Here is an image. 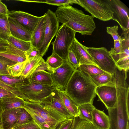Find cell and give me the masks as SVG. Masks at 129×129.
Here are the masks:
<instances>
[{
    "mask_svg": "<svg viewBox=\"0 0 129 129\" xmlns=\"http://www.w3.org/2000/svg\"><path fill=\"white\" fill-rule=\"evenodd\" d=\"M96 87L89 75L77 69L73 73L64 91L78 107L85 104H93L96 95Z\"/></svg>",
    "mask_w": 129,
    "mask_h": 129,
    "instance_id": "cell-1",
    "label": "cell"
},
{
    "mask_svg": "<svg viewBox=\"0 0 129 129\" xmlns=\"http://www.w3.org/2000/svg\"><path fill=\"white\" fill-rule=\"evenodd\" d=\"M117 99L115 106L107 109L110 129H129V86L123 78H115Z\"/></svg>",
    "mask_w": 129,
    "mask_h": 129,
    "instance_id": "cell-2",
    "label": "cell"
},
{
    "mask_svg": "<svg viewBox=\"0 0 129 129\" xmlns=\"http://www.w3.org/2000/svg\"><path fill=\"white\" fill-rule=\"evenodd\" d=\"M54 13L59 23L82 35H90L95 29L93 17L71 5L59 7Z\"/></svg>",
    "mask_w": 129,
    "mask_h": 129,
    "instance_id": "cell-3",
    "label": "cell"
},
{
    "mask_svg": "<svg viewBox=\"0 0 129 129\" xmlns=\"http://www.w3.org/2000/svg\"><path fill=\"white\" fill-rule=\"evenodd\" d=\"M94 18L104 21L112 20L113 12L107 0H75Z\"/></svg>",
    "mask_w": 129,
    "mask_h": 129,
    "instance_id": "cell-4",
    "label": "cell"
},
{
    "mask_svg": "<svg viewBox=\"0 0 129 129\" xmlns=\"http://www.w3.org/2000/svg\"><path fill=\"white\" fill-rule=\"evenodd\" d=\"M24 108L43 118L51 129H56L61 122L68 119L57 112L45 107L38 103L25 101Z\"/></svg>",
    "mask_w": 129,
    "mask_h": 129,
    "instance_id": "cell-5",
    "label": "cell"
},
{
    "mask_svg": "<svg viewBox=\"0 0 129 129\" xmlns=\"http://www.w3.org/2000/svg\"><path fill=\"white\" fill-rule=\"evenodd\" d=\"M76 32L65 25L59 27L56 35L55 39L52 44V51L61 58L64 61L67 60L69 48L76 38Z\"/></svg>",
    "mask_w": 129,
    "mask_h": 129,
    "instance_id": "cell-6",
    "label": "cell"
},
{
    "mask_svg": "<svg viewBox=\"0 0 129 129\" xmlns=\"http://www.w3.org/2000/svg\"><path fill=\"white\" fill-rule=\"evenodd\" d=\"M86 49L100 69L112 75L115 72L116 69L115 62L110 51L106 48L86 47Z\"/></svg>",
    "mask_w": 129,
    "mask_h": 129,
    "instance_id": "cell-7",
    "label": "cell"
},
{
    "mask_svg": "<svg viewBox=\"0 0 129 129\" xmlns=\"http://www.w3.org/2000/svg\"><path fill=\"white\" fill-rule=\"evenodd\" d=\"M56 88L54 85H45L30 82L28 84L19 87V89L26 97L28 101L39 103Z\"/></svg>",
    "mask_w": 129,
    "mask_h": 129,
    "instance_id": "cell-8",
    "label": "cell"
},
{
    "mask_svg": "<svg viewBox=\"0 0 129 129\" xmlns=\"http://www.w3.org/2000/svg\"><path fill=\"white\" fill-rule=\"evenodd\" d=\"M46 27L44 41L39 50L40 55L43 57L48 50L53 39L56 35L59 28V22L54 12L48 9L45 14Z\"/></svg>",
    "mask_w": 129,
    "mask_h": 129,
    "instance_id": "cell-9",
    "label": "cell"
},
{
    "mask_svg": "<svg viewBox=\"0 0 129 129\" xmlns=\"http://www.w3.org/2000/svg\"><path fill=\"white\" fill-rule=\"evenodd\" d=\"M113 12L112 20L119 25L122 33H129V9L119 0H107Z\"/></svg>",
    "mask_w": 129,
    "mask_h": 129,
    "instance_id": "cell-10",
    "label": "cell"
},
{
    "mask_svg": "<svg viewBox=\"0 0 129 129\" xmlns=\"http://www.w3.org/2000/svg\"><path fill=\"white\" fill-rule=\"evenodd\" d=\"M75 70L67 60L51 73L53 84L56 88L64 90L69 80Z\"/></svg>",
    "mask_w": 129,
    "mask_h": 129,
    "instance_id": "cell-11",
    "label": "cell"
},
{
    "mask_svg": "<svg viewBox=\"0 0 129 129\" xmlns=\"http://www.w3.org/2000/svg\"><path fill=\"white\" fill-rule=\"evenodd\" d=\"M39 103L45 107L57 112L68 119L74 117L66 108L59 95V89L57 88Z\"/></svg>",
    "mask_w": 129,
    "mask_h": 129,
    "instance_id": "cell-12",
    "label": "cell"
},
{
    "mask_svg": "<svg viewBox=\"0 0 129 129\" xmlns=\"http://www.w3.org/2000/svg\"><path fill=\"white\" fill-rule=\"evenodd\" d=\"M95 92L100 100L104 104L107 109L113 108L115 106L117 96L113 80L111 84L97 87Z\"/></svg>",
    "mask_w": 129,
    "mask_h": 129,
    "instance_id": "cell-13",
    "label": "cell"
},
{
    "mask_svg": "<svg viewBox=\"0 0 129 129\" xmlns=\"http://www.w3.org/2000/svg\"><path fill=\"white\" fill-rule=\"evenodd\" d=\"M8 15L15 19L32 34L43 16H37L24 12L14 10L9 11Z\"/></svg>",
    "mask_w": 129,
    "mask_h": 129,
    "instance_id": "cell-14",
    "label": "cell"
},
{
    "mask_svg": "<svg viewBox=\"0 0 129 129\" xmlns=\"http://www.w3.org/2000/svg\"><path fill=\"white\" fill-rule=\"evenodd\" d=\"M86 48V47L82 44L75 38L72 43L69 50H72L74 53L79 66L83 64H89L94 65L99 68L87 52Z\"/></svg>",
    "mask_w": 129,
    "mask_h": 129,
    "instance_id": "cell-15",
    "label": "cell"
},
{
    "mask_svg": "<svg viewBox=\"0 0 129 129\" xmlns=\"http://www.w3.org/2000/svg\"><path fill=\"white\" fill-rule=\"evenodd\" d=\"M8 21L11 36L23 41L30 42L32 34L15 19L9 16Z\"/></svg>",
    "mask_w": 129,
    "mask_h": 129,
    "instance_id": "cell-16",
    "label": "cell"
},
{
    "mask_svg": "<svg viewBox=\"0 0 129 129\" xmlns=\"http://www.w3.org/2000/svg\"><path fill=\"white\" fill-rule=\"evenodd\" d=\"M45 27L46 18L44 14L32 33L30 41L31 45L39 50L44 41Z\"/></svg>",
    "mask_w": 129,
    "mask_h": 129,
    "instance_id": "cell-17",
    "label": "cell"
},
{
    "mask_svg": "<svg viewBox=\"0 0 129 129\" xmlns=\"http://www.w3.org/2000/svg\"><path fill=\"white\" fill-rule=\"evenodd\" d=\"M0 56L16 62H21L27 60L25 52L10 43L5 50L0 51Z\"/></svg>",
    "mask_w": 129,
    "mask_h": 129,
    "instance_id": "cell-18",
    "label": "cell"
},
{
    "mask_svg": "<svg viewBox=\"0 0 129 129\" xmlns=\"http://www.w3.org/2000/svg\"><path fill=\"white\" fill-rule=\"evenodd\" d=\"M93 124L98 129H110V122L108 116L102 111L95 108L92 111Z\"/></svg>",
    "mask_w": 129,
    "mask_h": 129,
    "instance_id": "cell-19",
    "label": "cell"
},
{
    "mask_svg": "<svg viewBox=\"0 0 129 129\" xmlns=\"http://www.w3.org/2000/svg\"><path fill=\"white\" fill-rule=\"evenodd\" d=\"M17 109L2 111L1 124L3 129H12L15 124L19 116Z\"/></svg>",
    "mask_w": 129,
    "mask_h": 129,
    "instance_id": "cell-20",
    "label": "cell"
},
{
    "mask_svg": "<svg viewBox=\"0 0 129 129\" xmlns=\"http://www.w3.org/2000/svg\"><path fill=\"white\" fill-rule=\"evenodd\" d=\"M44 61L42 57L40 56L27 60L20 76L23 78H29L37 68Z\"/></svg>",
    "mask_w": 129,
    "mask_h": 129,
    "instance_id": "cell-21",
    "label": "cell"
},
{
    "mask_svg": "<svg viewBox=\"0 0 129 129\" xmlns=\"http://www.w3.org/2000/svg\"><path fill=\"white\" fill-rule=\"evenodd\" d=\"M30 82L34 83L51 86L53 85L51 73L44 71L34 73L29 78Z\"/></svg>",
    "mask_w": 129,
    "mask_h": 129,
    "instance_id": "cell-22",
    "label": "cell"
},
{
    "mask_svg": "<svg viewBox=\"0 0 129 129\" xmlns=\"http://www.w3.org/2000/svg\"><path fill=\"white\" fill-rule=\"evenodd\" d=\"M3 111L24 108L25 101L18 96L9 97L1 99Z\"/></svg>",
    "mask_w": 129,
    "mask_h": 129,
    "instance_id": "cell-23",
    "label": "cell"
},
{
    "mask_svg": "<svg viewBox=\"0 0 129 129\" xmlns=\"http://www.w3.org/2000/svg\"><path fill=\"white\" fill-rule=\"evenodd\" d=\"M59 93L66 108L73 117L79 116L78 107L66 94L64 91L59 89Z\"/></svg>",
    "mask_w": 129,
    "mask_h": 129,
    "instance_id": "cell-24",
    "label": "cell"
},
{
    "mask_svg": "<svg viewBox=\"0 0 129 129\" xmlns=\"http://www.w3.org/2000/svg\"><path fill=\"white\" fill-rule=\"evenodd\" d=\"M0 79L9 85L18 89L30 82L29 78H23L20 76L17 78H14L9 75H0Z\"/></svg>",
    "mask_w": 129,
    "mask_h": 129,
    "instance_id": "cell-25",
    "label": "cell"
},
{
    "mask_svg": "<svg viewBox=\"0 0 129 129\" xmlns=\"http://www.w3.org/2000/svg\"><path fill=\"white\" fill-rule=\"evenodd\" d=\"M11 35L8 14L0 13V39L7 41Z\"/></svg>",
    "mask_w": 129,
    "mask_h": 129,
    "instance_id": "cell-26",
    "label": "cell"
},
{
    "mask_svg": "<svg viewBox=\"0 0 129 129\" xmlns=\"http://www.w3.org/2000/svg\"><path fill=\"white\" fill-rule=\"evenodd\" d=\"M64 60L58 55L53 51L48 57L46 62L49 73H51L55 69L61 66Z\"/></svg>",
    "mask_w": 129,
    "mask_h": 129,
    "instance_id": "cell-27",
    "label": "cell"
},
{
    "mask_svg": "<svg viewBox=\"0 0 129 129\" xmlns=\"http://www.w3.org/2000/svg\"><path fill=\"white\" fill-rule=\"evenodd\" d=\"M80 115L78 116L82 120L92 122V111L95 107L93 104H87L81 105L78 106Z\"/></svg>",
    "mask_w": 129,
    "mask_h": 129,
    "instance_id": "cell-28",
    "label": "cell"
},
{
    "mask_svg": "<svg viewBox=\"0 0 129 129\" xmlns=\"http://www.w3.org/2000/svg\"><path fill=\"white\" fill-rule=\"evenodd\" d=\"M90 76L97 87L110 84L113 82L112 75L107 73Z\"/></svg>",
    "mask_w": 129,
    "mask_h": 129,
    "instance_id": "cell-29",
    "label": "cell"
},
{
    "mask_svg": "<svg viewBox=\"0 0 129 129\" xmlns=\"http://www.w3.org/2000/svg\"><path fill=\"white\" fill-rule=\"evenodd\" d=\"M70 129H98L93 123L81 119L78 116L74 117Z\"/></svg>",
    "mask_w": 129,
    "mask_h": 129,
    "instance_id": "cell-30",
    "label": "cell"
},
{
    "mask_svg": "<svg viewBox=\"0 0 129 129\" xmlns=\"http://www.w3.org/2000/svg\"><path fill=\"white\" fill-rule=\"evenodd\" d=\"M17 109L19 114V117L16 123L12 129L22 125L35 122L31 115L24 108Z\"/></svg>",
    "mask_w": 129,
    "mask_h": 129,
    "instance_id": "cell-31",
    "label": "cell"
},
{
    "mask_svg": "<svg viewBox=\"0 0 129 129\" xmlns=\"http://www.w3.org/2000/svg\"><path fill=\"white\" fill-rule=\"evenodd\" d=\"M26 61L16 63L8 66L7 70L8 75L14 78L20 77L23 71Z\"/></svg>",
    "mask_w": 129,
    "mask_h": 129,
    "instance_id": "cell-32",
    "label": "cell"
},
{
    "mask_svg": "<svg viewBox=\"0 0 129 129\" xmlns=\"http://www.w3.org/2000/svg\"><path fill=\"white\" fill-rule=\"evenodd\" d=\"M7 41L9 43L16 48L24 52L28 50L31 46L30 42L17 39L11 35L9 37Z\"/></svg>",
    "mask_w": 129,
    "mask_h": 129,
    "instance_id": "cell-33",
    "label": "cell"
},
{
    "mask_svg": "<svg viewBox=\"0 0 129 129\" xmlns=\"http://www.w3.org/2000/svg\"><path fill=\"white\" fill-rule=\"evenodd\" d=\"M78 69L90 76L98 75L107 73L97 66L91 64H81Z\"/></svg>",
    "mask_w": 129,
    "mask_h": 129,
    "instance_id": "cell-34",
    "label": "cell"
},
{
    "mask_svg": "<svg viewBox=\"0 0 129 129\" xmlns=\"http://www.w3.org/2000/svg\"><path fill=\"white\" fill-rule=\"evenodd\" d=\"M0 88H3L14 94L16 96L23 99L25 101H28L27 98L20 91L19 89L9 85L0 79Z\"/></svg>",
    "mask_w": 129,
    "mask_h": 129,
    "instance_id": "cell-35",
    "label": "cell"
},
{
    "mask_svg": "<svg viewBox=\"0 0 129 129\" xmlns=\"http://www.w3.org/2000/svg\"><path fill=\"white\" fill-rule=\"evenodd\" d=\"M27 111L31 115L34 122L40 129H51L46 121L43 118L32 112Z\"/></svg>",
    "mask_w": 129,
    "mask_h": 129,
    "instance_id": "cell-36",
    "label": "cell"
},
{
    "mask_svg": "<svg viewBox=\"0 0 129 129\" xmlns=\"http://www.w3.org/2000/svg\"><path fill=\"white\" fill-rule=\"evenodd\" d=\"M16 63L17 62L0 56V75H8L7 70V66Z\"/></svg>",
    "mask_w": 129,
    "mask_h": 129,
    "instance_id": "cell-37",
    "label": "cell"
},
{
    "mask_svg": "<svg viewBox=\"0 0 129 129\" xmlns=\"http://www.w3.org/2000/svg\"><path fill=\"white\" fill-rule=\"evenodd\" d=\"M122 40L114 41V47L111 48L109 51L110 54L113 59L122 52V47L121 42Z\"/></svg>",
    "mask_w": 129,
    "mask_h": 129,
    "instance_id": "cell-38",
    "label": "cell"
},
{
    "mask_svg": "<svg viewBox=\"0 0 129 129\" xmlns=\"http://www.w3.org/2000/svg\"><path fill=\"white\" fill-rule=\"evenodd\" d=\"M43 3L49 5H55L59 7L69 5L75 4V0H45Z\"/></svg>",
    "mask_w": 129,
    "mask_h": 129,
    "instance_id": "cell-39",
    "label": "cell"
},
{
    "mask_svg": "<svg viewBox=\"0 0 129 129\" xmlns=\"http://www.w3.org/2000/svg\"><path fill=\"white\" fill-rule=\"evenodd\" d=\"M115 63L116 66L118 69L127 73L129 68V57L120 59Z\"/></svg>",
    "mask_w": 129,
    "mask_h": 129,
    "instance_id": "cell-40",
    "label": "cell"
},
{
    "mask_svg": "<svg viewBox=\"0 0 129 129\" xmlns=\"http://www.w3.org/2000/svg\"><path fill=\"white\" fill-rule=\"evenodd\" d=\"M118 25H115L113 26H108L106 27L107 33L111 35L114 41L122 40V38L119 36L118 33Z\"/></svg>",
    "mask_w": 129,
    "mask_h": 129,
    "instance_id": "cell-41",
    "label": "cell"
},
{
    "mask_svg": "<svg viewBox=\"0 0 129 129\" xmlns=\"http://www.w3.org/2000/svg\"><path fill=\"white\" fill-rule=\"evenodd\" d=\"M67 60L75 70L78 69L79 66V65L74 53L71 50H69Z\"/></svg>",
    "mask_w": 129,
    "mask_h": 129,
    "instance_id": "cell-42",
    "label": "cell"
},
{
    "mask_svg": "<svg viewBox=\"0 0 129 129\" xmlns=\"http://www.w3.org/2000/svg\"><path fill=\"white\" fill-rule=\"evenodd\" d=\"M25 52L27 60L40 56L39 50L31 45L29 49Z\"/></svg>",
    "mask_w": 129,
    "mask_h": 129,
    "instance_id": "cell-43",
    "label": "cell"
},
{
    "mask_svg": "<svg viewBox=\"0 0 129 129\" xmlns=\"http://www.w3.org/2000/svg\"><path fill=\"white\" fill-rule=\"evenodd\" d=\"M12 129H40L35 122H31L22 125Z\"/></svg>",
    "mask_w": 129,
    "mask_h": 129,
    "instance_id": "cell-44",
    "label": "cell"
},
{
    "mask_svg": "<svg viewBox=\"0 0 129 129\" xmlns=\"http://www.w3.org/2000/svg\"><path fill=\"white\" fill-rule=\"evenodd\" d=\"M73 118L68 119L63 121L59 125L56 129H70L72 123Z\"/></svg>",
    "mask_w": 129,
    "mask_h": 129,
    "instance_id": "cell-45",
    "label": "cell"
},
{
    "mask_svg": "<svg viewBox=\"0 0 129 129\" xmlns=\"http://www.w3.org/2000/svg\"><path fill=\"white\" fill-rule=\"evenodd\" d=\"M16 96H17L14 94L3 88H0V99Z\"/></svg>",
    "mask_w": 129,
    "mask_h": 129,
    "instance_id": "cell-46",
    "label": "cell"
},
{
    "mask_svg": "<svg viewBox=\"0 0 129 129\" xmlns=\"http://www.w3.org/2000/svg\"><path fill=\"white\" fill-rule=\"evenodd\" d=\"M40 71H44L49 72L47 64L45 61L37 68L34 72Z\"/></svg>",
    "mask_w": 129,
    "mask_h": 129,
    "instance_id": "cell-47",
    "label": "cell"
},
{
    "mask_svg": "<svg viewBox=\"0 0 129 129\" xmlns=\"http://www.w3.org/2000/svg\"><path fill=\"white\" fill-rule=\"evenodd\" d=\"M9 12L6 5L0 0V13L8 14Z\"/></svg>",
    "mask_w": 129,
    "mask_h": 129,
    "instance_id": "cell-48",
    "label": "cell"
},
{
    "mask_svg": "<svg viewBox=\"0 0 129 129\" xmlns=\"http://www.w3.org/2000/svg\"><path fill=\"white\" fill-rule=\"evenodd\" d=\"M9 44L7 41L0 39V51L5 50Z\"/></svg>",
    "mask_w": 129,
    "mask_h": 129,
    "instance_id": "cell-49",
    "label": "cell"
},
{
    "mask_svg": "<svg viewBox=\"0 0 129 129\" xmlns=\"http://www.w3.org/2000/svg\"><path fill=\"white\" fill-rule=\"evenodd\" d=\"M3 111L1 99H0V124L1 123V114Z\"/></svg>",
    "mask_w": 129,
    "mask_h": 129,
    "instance_id": "cell-50",
    "label": "cell"
},
{
    "mask_svg": "<svg viewBox=\"0 0 129 129\" xmlns=\"http://www.w3.org/2000/svg\"><path fill=\"white\" fill-rule=\"evenodd\" d=\"M0 129H3L2 127L1 123L0 124Z\"/></svg>",
    "mask_w": 129,
    "mask_h": 129,
    "instance_id": "cell-51",
    "label": "cell"
}]
</instances>
